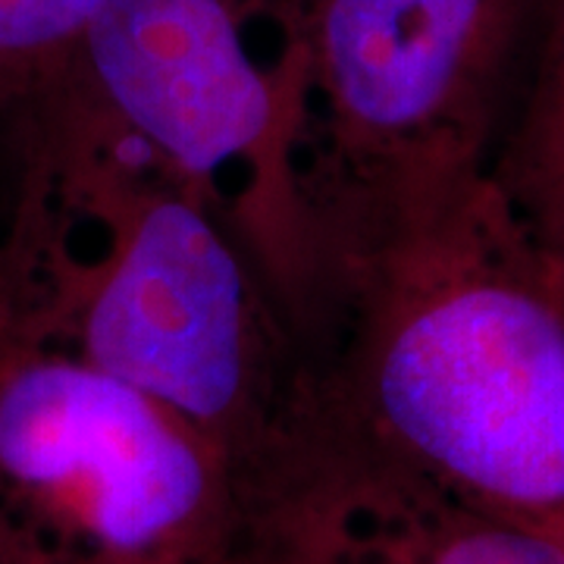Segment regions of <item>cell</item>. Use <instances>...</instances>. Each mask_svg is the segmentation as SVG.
Segmentation results:
<instances>
[{
  "instance_id": "6da1fadb",
  "label": "cell",
  "mask_w": 564,
  "mask_h": 564,
  "mask_svg": "<svg viewBox=\"0 0 564 564\" xmlns=\"http://www.w3.org/2000/svg\"><path fill=\"white\" fill-rule=\"evenodd\" d=\"M17 120L0 339L79 355L170 404L245 496L311 399L295 321L232 229L69 73Z\"/></svg>"
},
{
  "instance_id": "52a82bcc",
  "label": "cell",
  "mask_w": 564,
  "mask_h": 564,
  "mask_svg": "<svg viewBox=\"0 0 564 564\" xmlns=\"http://www.w3.org/2000/svg\"><path fill=\"white\" fill-rule=\"evenodd\" d=\"M492 173L564 270V0H549L536 73Z\"/></svg>"
},
{
  "instance_id": "3957f363",
  "label": "cell",
  "mask_w": 564,
  "mask_h": 564,
  "mask_svg": "<svg viewBox=\"0 0 564 564\" xmlns=\"http://www.w3.org/2000/svg\"><path fill=\"white\" fill-rule=\"evenodd\" d=\"M304 44L295 180L323 276L492 170L536 0H292ZM317 302V295H314Z\"/></svg>"
},
{
  "instance_id": "ba28073f",
  "label": "cell",
  "mask_w": 564,
  "mask_h": 564,
  "mask_svg": "<svg viewBox=\"0 0 564 564\" xmlns=\"http://www.w3.org/2000/svg\"><path fill=\"white\" fill-rule=\"evenodd\" d=\"M104 0H0V110L61 79Z\"/></svg>"
},
{
  "instance_id": "9c48e42d",
  "label": "cell",
  "mask_w": 564,
  "mask_h": 564,
  "mask_svg": "<svg viewBox=\"0 0 564 564\" xmlns=\"http://www.w3.org/2000/svg\"><path fill=\"white\" fill-rule=\"evenodd\" d=\"M0 564H29V558L22 555L17 545L7 540L3 530H0Z\"/></svg>"
},
{
  "instance_id": "7a4b0ae2",
  "label": "cell",
  "mask_w": 564,
  "mask_h": 564,
  "mask_svg": "<svg viewBox=\"0 0 564 564\" xmlns=\"http://www.w3.org/2000/svg\"><path fill=\"white\" fill-rule=\"evenodd\" d=\"M304 345L345 433L564 543V270L492 170L336 263Z\"/></svg>"
},
{
  "instance_id": "277c9868",
  "label": "cell",
  "mask_w": 564,
  "mask_h": 564,
  "mask_svg": "<svg viewBox=\"0 0 564 564\" xmlns=\"http://www.w3.org/2000/svg\"><path fill=\"white\" fill-rule=\"evenodd\" d=\"M63 73L232 229L304 336L317 267L295 180L292 0H104Z\"/></svg>"
},
{
  "instance_id": "30bf717a",
  "label": "cell",
  "mask_w": 564,
  "mask_h": 564,
  "mask_svg": "<svg viewBox=\"0 0 564 564\" xmlns=\"http://www.w3.org/2000/svg\"><path fill=\"white\" fill-rule=\"evenodd\" d=\"M220 564H245V562H220Z\"/></svg>"
},
{
  "instance_id": "5b68a950",
  "label": "cell",
  "mask_w": 564,
  "mask_h": 564,
  "mask_svg": "<svg viewBox=\"0 0 564 564\" xmlns=\"http://www.w3.org/2000/svg\"><path fill=\"white\" fill-rule=\"evenodd\" d=\"M0 530L29 564L245 562L242 480L139 386L0 339Z\"/></svg>"
},
{
  "instance_id": "8992f818",
  "label": "cell",
  "mask_w": 564,
  "mask_h": 564,
  "mask_svg": "<svg viewBox=\"0 0 564 564\" xmlns=\"http://www.w3.org/2000/svg\"><path fill=\"white\" fill-rule=\"evenodd\" d=\"M245 562L564 564V543L404 474L314 399L248 489Z\"/></svg>"
}]
</instances>
